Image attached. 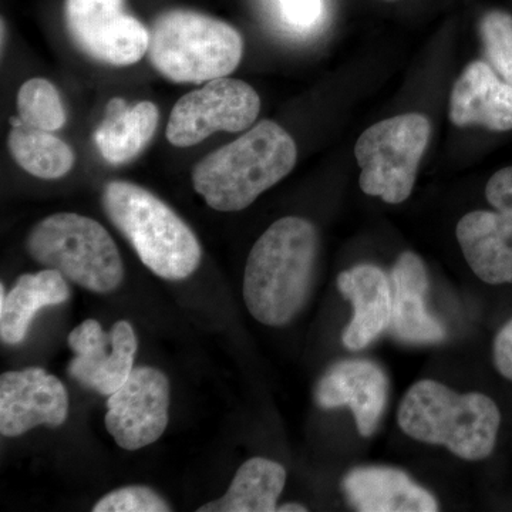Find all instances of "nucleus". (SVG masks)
Masks as SVG:
<instances>
[{
	"label": "nucleus",
	"instance_id": "1",
	"mask_svg": "<svg viewBox=\"0 0 512 512\" xmlns=\"http://www.w3.org/2000/svg\"><path fill=\"white\" fill-rule=\"evenodd\" d=\"M319 238L311 222L285 217L274 222L249 252L244 301L262 325H288L302 311L313 284Z\"/></svg>",
	"mask_w": 512,
	"mask_h": 512
},
{
	"label": "nucleus",
	"instance_id": "2",
	"mask_svg": "<svg viewBox=\"0 0 512 512\" xmlns=\"http://www.w3.org/2000/svg\"><path fill=\"white\" fill-rule=\"evenodd\" d=\"M298 148L288 131L262 120L244 136L218 148L195 165V191L215 211L245 210L291 173Z\"/></svg>",
	"mask_w": 512,
	"mask_h": 512
},
{
	"label": "nucleus",
	"instance_id": "3",
	"mask_svg": "<svg viewBox=\"0 0 512 512\" xmlns=\"http://www.w3.org/2000/svg\"><path fill=\"white\" fill-rule=\"evenodd\" d=\"M397 421L414 440L447 447L463 460L480 461L493 453L501 413L483 393L460 394L436 380H421L403 397Z\"/></svg>",
	"mask_w": 512,
	"mask_h": 512
},
{
	"label": "nucleus",
	"instance_id": "4",
	"mask_svg": "<svg viewBox=\"0 0 512 512\" xmlns=\"http://www.w3.org/2000/svg\"><path fill=\"white\" fill-rule=\"evenodd\" d=\"M107 217L153 274L183 281L197 271L201 245L194 231L153 192L127 181H111L103 191Z\"/></svg>",
	"mask_w": 512,
	"mask_h": 512
},
{
	"label": "nucleus",
	"instance_id": "5",
	"mask_svg": "<svg viewBox=\"0 0 512 512\" xmlns=\"http://www.w3.org/2000/svg\"><path fill=\"white\" fill-rule=\"evenodd\" d=\"M147 55L154 69L171 82L207 83L237 69L244 40L234 26L220 19L171 9L151 25Z\"/></svg>",
	"mask_w": 512,
	"mask_h": 512
},
{
	"label": "nucleus",
	"instance_id": "6",
	"mask_svg": "<svg viewBox=\"0 0 512 512\" xmlns=\"http://www.w3.org/2000/svg\"><path fill=\"white\" fill-rule=\"evenodd\" d=\"M37 264L94 293L116 291L124 279L119 248L109 231L74 212H59L37 222L26 239Z\"/></svg>",
	"mask_w": 512,
	"mask_h": 512
},
{
	"label": "nucleus",
	"instance_id": "7",
	"mask_svg": "<svg viewBox=\"0 0 512 512\" xmlns=\"http://www.w3.org/2000/svg\"><path fill=\"white\" fill-rule=\"evenodd\" d=\"M430 134V121L417 113L402 114L367 128L355 147L362 191L387 204L406 201L416 183Z\"/></svg>",
	"mask_w": 512,
	"mask_h": 512
},
{
	"label": "nucleus",
	"instance_id": "8",
	"mask_svg": "<svg viewBox=\"0 0 512 512\" xmlns=\"http://www.w3.org/2000/svg\"><path fill=\"white\" fill-rule=\"evenodd\" d=\"M63 18L74 46L94 62L131 66L148 52L150 30L126 0H64Z\"/></svg>",
	"mask_w": 512,
	"mask_h": 512
},
{
	"label": "nucleus",
	"instance_id": "9",
	"mask_svg": "<svg viewBox=\"0 0 512 512\" xmlns=\"http://www.w3.org/2000/svg\"><path fill=\"white\" fill-rule=\"evenodd\" d=\"M261 99L254 87L242 80L207 82L175 103L167 124V140L175 147L200 144L217 131L238 133L255 123Z\"/></svg>",
	"mask_w": 512,
	"mask_h": 512
},
{
	"label": "nucleus",
	"instance_id": "10",
	"mask_svg": "<svg viewBox=\"0 0 512 512\" xmlns=\"http://www.w3.org/2000/svg\"><path fill=\"white\" fill-rule=\"evenodd\" d=\"M170 397V382L161 370L134 367L107 400L104 421L117 446L136 451L156 443L168 426Z\"/></svg>",
	"mask_w": 512,
	"mask_h": 512
},
{
	"label": "nucleus",
	"instance_id": "11",
	"mask_svg": "<svg viewBox=\"0 0 512 512\" xmlns=\"http://www.w3.org/2000/svg\"><path fill=\"white\" fill-rule=\"evenodd\" d=\"M69 346L74 353L69 376L86 389L111 396L133 372L138 340L126 320L104 332L97 320L87 319L70 332Z\"/></svg>",
	"mask_w": 512,
	"mask_h": 512
},
{
	"label": "nucleus",
	"instance_id": "12",
	"mask_svg": "<svg viewBox=\"0 0 512 512\" xmlns=\"http://www.w3.org/2000/svg\"><path fill=\"white\" fill-rule=\"evenodd\" d=\"M69 393L62 380L40 367L0 376V433L19 437L40 424L60 427L69 416Z\"/></svg>",
	"mask_w": 512,
	"mask_h": 512
},
{
	"label": "nucleus",
	"instance_id": "13",
	"mask_svg": "<svg viewBox=\"0 0 512 512\" xmlns=\"http://www.w3.org/2000/svg\"><path fill=\"white\" fill-rule=\"evenodd\" d=\"M389 379L370 360H343L330 367L315 387V400L322 409L348 406L355 416L360 436L375 434L387 406Z\"/></svg>",
	"mask_w": 512,
	"mask_h": 512
},
{
	"label": "nucleus",
	"instance_id": "14",
	"mask_svg": "<svg viewBox=\"0 0 512 512\" xmlns=\"http://www.w3.org/2000/svg\"><path fill=\"white\" fill-rule=\"evenodd\" d=\"M393 311L390 330L413 345H431L446 339V328L426 306L429 275L419 255L403 252L390 272Z\"/></svg>",
	"mask_w": 512,
	"mask_h": 512
},
{
	"label": "nucleus",
	"instance_id": "15",
	"mask_svg": "<svg viewBox=\"0 0 512 512\" xmlns=\"http://www.w3.org/2000/svg\"><path fill=\"white\" fill-rule=\"evenodd\" d=\"M338 288L355 309V315L343 332V345L350 350L365 349L392 323L390 276L379 266L357 265L338 276Z\"/></svg>",
	"mask_w": 512,
	"mask_h": 512
},
{
	"label": "nucleus",
	"instance_id": "16",
	"mask_svg": "<svg viewBox=\"0 0 512 512\" xmlns=\"http://www.w3.org/2000/svg\"><path fill=\"white\" fill-rule=\"evenodd\" d=\"M450 120L458 127L477 124L493 131L512 130V87L490 64H468L451 92Z\"/></svg>",
	"mask_w": 512,
	"mask_h": 512
},
{
	"label": "nucleus",
	"instance_id": "17",
	"mask_svg": "<svg viewBox=\"0 0 512 512\" xmlns=\"http://www.w3.org/2000/svg\"><path fill=\"white\" fill-rule=\"evenodd\" d=\"M343 488L360 512L439 511L436 498L396 468H355L346 474Z\"/></svg>",
	"mask_w": 512,
	"mask_h": 512
},
{
	"label": "nucleus",
	"instance_id": "18",
	"mask_svg": "<svg viewBox=\"0 0 512 512\" xmlns=\"http://www.w3.org/2000/svg\"><path fill=\"white\" fill-rule=\"evenodd\" d=\"M158 121V107L151 101L130 106L121 97H113L107 104L106 117L94 131V143L107 163H130L153 140Z\"/></svg>",
	"mask_w": 512,
	"mask_h": 512
},
{
	"label": "nucleus",
	"instance_id": "19",
	"mask_svg": "<svg viewBox=\"0 0 512 512\" xmlns=\"http://www.w3.org/2000/svg\"><path fill=\"white\" fill-rule=\"evenodd\" d=\"M70 298L66 278L55 269L20 276L5 296L0 286V339L6 345L22 343L40 309L60 305Z\"/></svg>",
	"mask_w": 512,
	"mask_h": 512
},
{
	"label": "nucleus",
	"instance_id": "20",
	"mask_svg": "<svg viewBox=\"0 0 512 512\" xmlns=\"http://www.w3.org/2000/svg\"><path fill=\"white\" fill-rule=\"evenodd\" d=\"M457 239L467 264L481 281L511 284L512 242L501 228L497 212H468L458 222Z\"/></svg>",
	"mask_w": 512,
	"mask_h": 512
},
{
	"label": "nucleus",
	"instance_id": "21",
	"mask_svg": "<svg viewBox=\"0 0 512 512\" xmlns=\"http://www.w3.org/2000/svg\"><path fill=\"white\" fill-rule=\"evenodd\" d=\"M286 483L284 466L268 458L245 461L227 493L202 505L198 512H274Z\"/></svg>",
	"mask_w": 512,
	"mask_h": 512
},
{
	"label": "nucleus",
	"instance_id": "22",
	"mask_svg": "<svg viewBox=\"0 0 512 512\" xmlns=\"http://www.w3.org/2000/svg\"><path fill=\"white\" fill-rule=\"evenodd\" d=\"M13 160L20 168L42 180H57L72 170L76 156L69 144L50 131L29 126L13 127L8 137Z\"/></svg>",
	"mask_w": 512,
	"mask_h": 512
},
{
	"label": "nucleus",
	"instance_id": "23",
	"mask_svg": "<svg viewBox=\"0 0 512 512\" xmlns=\"http://www.w3.org/2000/svg\"><path fill=\"white\" fill-rule=\"evenodd\" d=\"M18 113L25 126L53 131L64 127L67 120L62 96L55 84L46 79H30L18 93Z\"/></svg>",
	"mask_w": 512,
	"mask_h": 512
},
{
	"label": "nucleus",
	"instance_id": "24",
	"mask_svg": "<svg viewBox=\"0 0 512 512\" xmlns=\"http://www.w3.org/2000/svg\"><path fill=\"white\" fill-rule=\"evenodd\" d=\"M480 32L491 67L512 87V16L500 10L487 13Z\"/></svg>",
	"mask_w": 512,
	"mask_h": 512
},
{
	"label": "nucleus",
	"instance_id": "25",
	"mask_svg": "<svg viewBox=\"0 0 512 512\" xmlns=\"http://www.w3.org/2000/svg\"><path fill=\"white\" fill-rule=\"evenodd\" d=\"M173 508L153 488L130 485L104 495L94 512H170Z\"/></svg>",
	"mask_w": 512,
	"mask_h": 512
},
{
	"label": "nucleus",
	"instance_id": "26",
	"mask_svg": "<svg viewBox=\"0 0 512 512\" xmlns=\"http://www.w3.org/2000/svg\"><path fill=\"white\" fill-rule=\"evenodd\" d=\"M279 25L293 35H308L323 18V0H269Z\"/></svg>",
	"mask_w": 512,
	"mask_h": 512
},
{
	"label": "nucleus",
	"instance_id": "27",
	"mask_svg": "<svg viewBox=\"0 0 512 512\" xmlns=\"http://www.w3.org/2000/svg\"><path fill=\"white\" fill-rule=\"evenodd\" d=\"M485 197L495 208L501 228L512 242V167L503 168L490 178Z\"/></svg>",
	"mask_w": 512,
	"mask_h": 512
},
{
	"label": "nucleus",
	"instance_id": "28",
	"mask_svg": "<svg viewBox=\"0 0 512 512\" xmlns=\"http://www.w3.org/2000/svg\"><path fill=\"white\" fill-rule=\"evenodd\" d=\"M494 363L505 379L512 380V320L495 336Z\"/></svg>",
	"mask_w": 512,
	"mask_h": 512
},
{
	"label": "nucleus",
	"instance_id": "29",
	"mask_svg": "<svg viewBox=\"0 0 512 512\" xmlns=\"http://www.w3.org/2000/svg\"><path fill=\"white\" fill-rule=\"evenodd\" d=\"M276 511H279V512H306V511H308V508H306L305 505H302V504H284V505H278V508H276Z\"/></svg>",
	"mask_w": 512,
	"mask_h": 512
},
{
	"label": "nucleus",
	"instance_id": "30",
	"mask_svg": "<svg viewBox=\"0 0 512 512\" xmlns=\"http://www.w3.org/2000/svg\"><path fill=\"white\" fill-rule=\"evenodd\" d=\"M5 20L2 19V49L5 47Z\"/></svg>",
	"mask_w": 512,
	"mask_h": 512
}]
</instances>
